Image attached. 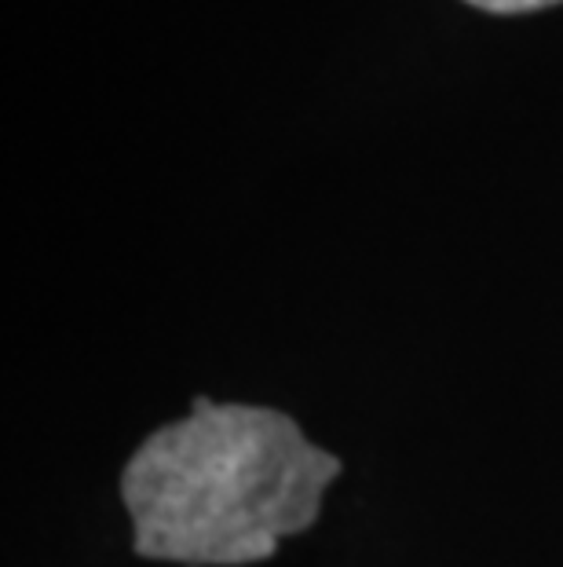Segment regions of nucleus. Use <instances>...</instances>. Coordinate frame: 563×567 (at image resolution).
I'll return each instance as SVG.
<instances>
[{
  "mask_svg": "<svg viewBox=\"0 0 563 567\" xmlns=\"http://www.w3.org/2000/svg\"><path fill=\"white\" fill-rule=\"evenodd\" d=\"M341 457L268 406L198 395L184 421L139 443L122 473L132 549L187 567L271 560L319 520Z\"/></svg>",
  "mask_w": 563,
  "mask_h": 567,
  "instance_id": "nucleus-1",
  "label": "nucleus"
},
{
  "mask_svg": "<svg viewBox=\"0 0 563 567\" xmlns=\"http://www.w3.org/2000/svg\"><path fill=\"white\" fill-rule=\"evenodd\" d=\"M469 4L494 11V16H520V11H538V8H553L560 0H469Z\"/></svg>",
  "mask_w": 563,
  "mask_h": 567,
  "instance_id": "nucleus-2",
  "label": "nucleus"
}]
</instances>
